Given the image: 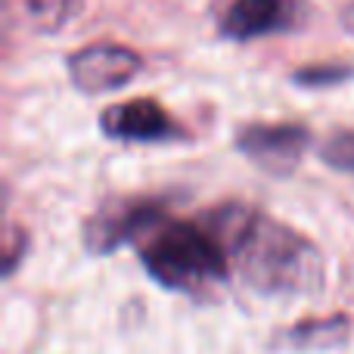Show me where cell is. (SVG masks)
Here are the masks:
<instances>
[{"label":"cell","instance_id":"obj_1","mask_svg":"<svg viewBox=\"0 0 354 354\" xmlns=\"http://www.w3.org/2000/svg\"><path fill=\"white\" fill-rule=\"evenodd\" d=\"M205 224L218 233L230 268L258 295L299 299L324 289L326 261L320 249L283 221L230 202L212 208L205 214Z\"/></svg>","mask_w":354,"mask_h":354},{"label":"cell","instance_id":"obj_2","mask_svg":"<svg viewBox=\"0 0 354 354\" xmlns=\"http://www.w3.org/2000/svg\"><path fill=\"white\" fill-rule=\"evenodd\" d=\"M140 261L159 286L174 292L199 295L221 283L230 270L227 252L218 233L202 221L162 218L147 236L137 243Z\"/></svg>","mask_w":354,"mask_h":354},{"label":"cell","instance_id":"obj_3","mask_svg":"<svg viewBox=\"0 0 354 354\" xmlns=\"http://www.w3.org/2000/svg\"><path fill=\"white\" fill-rule=\"evenodd\" d=\"M66 66L68 78L81 93L100 97V93H112L118 87L131 84L143 72V56L134 47H124V44L100 41L75 50Z\"/></svg>","mask_w":354,"mask_h":354},{"label":"cell","instance_id":"obj_4","mask_svg":"<svg viewBox=\"0 0 354 354\" xmlns=\"http://www.w3.org/2000/svg\"><path fill=\"white\" fill-rule=\"evenodd\" d=\"M165 205L153 199H131L97 212L84 224V243L93 255H112L124 243H140L162 218Z\"/></svg>","mask_w":354,"mask_h":354},{"label":"cell","instance_id":"obj_5","mask_svg":"<svg viewBox=\"0 0 354 354\" xmlns=\"http://www.w3.org/2000/svg\"><path fill=\"white\" fill-rule=\"evenodd\" d=\"M311 147L305 124H243L236 131V149L268 174L286 177L295 171Z\"/></svg>","mask_w":354,"mask_h":354},{"label":"cell","instance_id":"obj_6","mask_svg":"<svg viewBox=\"0 0 354 354\" xmlns=\"http://www.w3.org/2000/svg\"><path fill=\"white\" fill-rule=\"evenodd\" d=\"M100 128L109 140L118 143H171L183 137L171 112L156 100H131L118 103L100 115Z\"/></svg>","mask_w":354,"mask_h":354},{"label":"cell","instance_id":"obj_7","mask_svg":"<svg viewBox=\"0 0 354 354\" xmlns=\"http://www.w3.org/2000/svg\"><path fill=\"white\" fill-rule=\"evenodd\" d=\"M305 19V0H233L221 16V35L230 41L292 31Z\"/></svg>","mask_w":354,"mask_h":354},{"label":"cell","instance_id":"obj_8","mask_svg":"<svg viewBox=\"0 0 354 354\" xmlns=\"http://www.w3.org/2000/svg\"><path fill=\"white\" fill-rule=\"evenodd\" d=\"M348 320L345 317H320V320H301L286 333V339L299 348H326L345 339Z\"/></svg>","mask_w":354,"mask_h":354},{"label":"cell","instance_id":"obj_9","mask_svg":"<svg viewBox=\"0 0 354 354\" xmlns=\"http://www.w3.org/2000/svg\"><path fill=\"white\" fill-rule=\"evenodd\" d=\"M19 6L35 31H59L78 12V0H19Z\"/></svg>","mask_w":354,"mask_h":354},{"label":"cell","instance_id":"obj_10","mask_svg":"<svg viewBox=\"0 0 354 354\" xmlns=\"http://www.w3.org/2000/svg\"><path fill=\"white\" fill-rule=\"evenodd\" d=\"M320 159L333 168V171L354 174V131H336L324 140L320 147Z\"/></svg>","mask_w":354,"mask_h":354},{"label":"cell","instance_id":"obj_11","mask_svg":"<svg viewBox=\"0 0 354 354\" xmlns=\"http://www.w3.org/2000/svg\"><path fill=\"white\" fill-rule=\"evenodd\" d=\"M348 78V68H330V66H317V68H301L295 72V81L301 84H333V81Z\"/></svg>","mask_w":354,"mask_h":354}]
</instances>
